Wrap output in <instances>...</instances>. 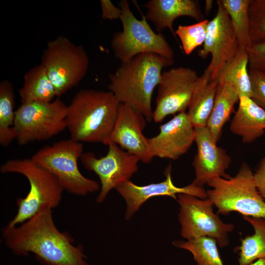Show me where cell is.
I'll return each mask as SVG.
<instances>
[{
    "instance_id": "obj_22",
    "label": "cell",
    "mask_w": 265,
    "mask_h": 265,
    "mask_svg": "<svg viewBox=\"0 0 265 265\" xmlns=\"http://www.w3.org/2000/svg\"><path fill=\"white\" fill-rule=\"evenodd\" d=\"M24 80L19 90L22 104L51 102L56 96L55 88L41 64L29 70L25 74Z\"/></svg>"
},
{
    "instance_id": "obj_24",
    "label": "cell",
    "mask_w": 265,
    "mask_h": 265,
    "mask_svg": "<svg viewBox=\"0 0 265 265\" xmlns=\"http://www.w3.org/2000/svg\"><path fill=\"white\" fill-rule=\"evenodd\" d=\"M242 217L252 226L254 232L241 239L238 262L239 265H249L265 258V217Z\"/></svg>"
},
{
    "instance_id": "obj_20",
    "label": "cell",
    "mask_w": 265,
    "mask_h": 265,
    "mask_svg": "<svg viewBox=\"0 0 265 265\" xmlns=\"http://www.w3.org/2000/svg\"><path fill=\"white\" fill-rule=\"evenodd\" d=\"M218 82L207 69L199 77L187 107V114L195 128L206 127L213 106Z\"/></svg>"
},
{
    "instance_id": "obj_28",
    "label": "cell",
    "mask_w": 265,
    "mask_h": 265,
    "mask_svg": "<svg viewBox=\"0 0 265 265\" xmlns=\"http://www.w3.org/2000/svg\"><path fill=\"white\" fill-rule=\"evenodd\" d=\"M209 21L205 19L190 25H179L175 31L180 39L185 54L189 55L204 44Z\"/></svg>"
},
{
    "instance_id": "obj_23",
    "label": "cell",
    "mask_w": 265,
    "mask_h": 265,
    "mask_svg": "<svg viewBox=\"0 0 265 265\" xmlns=\"http://www.w3.org/2000/svg\"><path fill=\"white\" fill-rule=\"evenodd\" d=\"M248 57L246 49L239 47L236 56L227 63L219 72L216 80L218 83L227 82L236 89L239 96L251 98V82L248 70Z\"/></svg>"
},
{
    "instance_id": "obj_34",
    "label": "cell",
    "mask_w": 265,
    "mask_h": 265,
    "mask_svg": "<svg viewBox=\"0 0 265 265\" xmlns=\"http://www.w3.org/2000/svg\"><path fill=\"white\" fill-rule=\"evenodd\" d=\"M249 265H265V258L259 259Z\"/></svg>"
},
{
    "instance_id": "obj_7",
    "label": "cell",
    "mask_w": 265,
    "mask_h": 265,
    "mask_svg": "<svg viewBox=\"0 0 265 265\" xmlns=\"http://www.w3.org/2000/svg\"><path fill=\"white\" fill-rule=\"evenodd\" d=\"M122 9L123 30L114 34L111 47L114 56L121 62L128 61L143 53H153L173 58L174 51L161 33H156L147 22L145 16L137 19L131 11L126 0L119 2Z\"/></svg>"
},
{
    "instance_id": "obj_13",
    "label": "cell",
    "mask_w": 265,
    "mask_h": 265,
    "mask_svg": "<svg viewBox=\"0 0 265 265\" xmlns=\"http://www.w3.org/2000/svg\"><path fill=\"white\" fill-rule=\"evenodd\" d=\"M216 3L217 12L209 23L203 48L198 52L202 58L211 55L206 69L214 80L223 67L236 56L240 47L228 13L220 0Z\"/></svg>"
},
{
    "instance_id": "obj_11",
    "label": "cell",
    "mask_w": 265,
    "mask_h": 265,
    "mask_svg": "<svg viewBox=\"0 0 265 265\" xmlns=\"http://www.w3.org/2000/svg\"><path fill=\"white\" fill-rule=\"evenodd\" d=\"M107 154L98 158L92 152L82 154L80 159L83 166L94 172L99 177L100 192L96 199L102 203L112 189L130 180L138 169L139 159L120 148L118 145L109 143Z\"/></svg>"
},
{
    "instance_id": "obj_9",
    "label": "cell",
    "mask_w": 265,
    "mask_h": 265,
    "mask_svg": "<svg viewBox=\"0 0 265 265\" xmlns=\"http://www.w3.org/2000/svg\"><path fill=\"white\" fill-rule=\"evenodd\" d=\"M68 106L59 98L22 104L15 111L14 127L19 145L48 139L67 128Z\"/></svg>"
},
{
    "instance_id": "obj_25",
    "label": "cell",
    "mask_w": 265,
    "mask_h": 265,
    "mask_svg": "<svg viewBox=\"0 0 265 265\" xmlns=\"http://www.w3.org/2000/svg\"><path fill=\"white\" fill-rule=\"evenodd\" d=\"M15 94L12 83L7 80L0 82V144L8 146L16 139L14 127Z\"/></svg>"
},
{
    "instance_id": "obj_6",
    "label": "cell",
    "mask_w": 265,
    "mask_h": 265,
    "mask_svg": "<svg viewBox=\"0 0 265 265\" xmlns=\"http://www.w3.org/2000/svg\"><path fill=\"white\" fill-rule=\"evenodd\" d=\"M83 153L82 143L70 138L43 147L31 159L54 175L64 190L83 196L98 190L100 185L80 172L78 161Z\"/></svg>"
},
{
    "instance_id": "obj_21",
    "label": "cell",
    "mask_w": 265,
    "mask_h": 265,
    "mask_svg": "<svg viewBox=\"0 0 265 265\" xmlns=\"http://www.w3.org/2000/svg\"><path fill=\"white\" fill-rule=\"evenodd\" d=\"M239 102V95L231 85L227 82L218 83L212 109L207 127L218 141L222 129L234 112V106Z\"/></svg>"
},
{
    "instance_id": "obj_26",
    "label": "cell",
    "mask_w": 265,
    "mask_h": 265,
    "mask_svg": "<svg viewBox=\"0 0 265 265\" xmlns=\"http://www.w3.org/2000/svg\"><path fill=\"white\" fill-rule=\"evenodd\" d=\"M251 0H220L228 13L240 47L252 44L250 35L249 7Z\"/></svg>"
},
{
    "instance_id": "obj_19",
    "label": "cell",
    "mask_w": 265,
    "mask_h": 265,
    "mask_svg": "<svg viewBox=\"0 0 265 265\" xmlns=\"http://www.w3.org/2000/svg\"><path fill=\"white\" fill-rule=\"evenodd\" d=\"M231 132L244 143L261 137L265 132V110L250 97L239 96V105L230 125Z\"/></svg>"
},
{
    "instance_id": "obj_17",
    "label": "cell",
    "mask_w": 265,
    "mask_h": 265,
    "mask_svg": "<svg viewBox=\"0 0 265 265\" xmlns=\"http://www.w3.org/2000/svg\"><path fill=\"white\" fill-rule=\"evenodd\" d=\"M159 129L157 135L148 138L154 158L177 159L188 151L194 142L195 128L186 111L177 114Z\"/></svg>"
},
{
    "instance_id": "obj_2",
    "label": "cell",
    "mask_w": 265,
    "mask_h": 265,
    "mask_svg": "<svg viewBox=\"0 0 265 265\" xmlns=\"http://www.w3.org/2000/svg\"><path fill=\"white\" fill-rule=\"evenodd\" d=\"M173 58L153 53L138 54L121 62L109 76V91L120 104L142 113L147 121L153 120L152 99L160 82L163 68L173 64Z\"/></svg>"
},
{
    "instance_id": "obj_18",
    "label": "cell",
    "mask_w": 265,
    "mask_h": 265,
    "mask_svg": "<svg viewBox=\"0 0 265 265\" xmlns=\"http://www.w3.org/2000/svg\"><path fill=\"white\" fill-rule=\"evenodd\" d=\"M146 20L151 21L158 32L167 28L176 37L173 24L175 19L187 16L198 22L205 20L199 2L195 0H150L145 4Z\"/></svg>"
},
{
    "instance_id": "obj_10",
    "label": "cell",
    "mask_w": 265,
    "mask_h": 265,
    "mask_svg": "<svg viewBox=\"0 0 265 265\" xmlns=\"http://www.w3.org/2000/svg\"><path fill=\"white\" fill-rule=\"evenodd\" d=\"M177 201L180 206L178 220L183 238L189 240L208 237L215 240L220 247L229 244L228 235L234 225L224 222L213 212L214 204L209 198L179 194Z\"/></svg>"
},
{
    "instance_id": "obj_29",
    "label": "cell",
    "mask_w": 265,
    "mask_h": 265,
    "mask_svg": "<svg viewBox=\"0 0 265 265\" xmlns=\"http://www.w3.org/2000/svg\"><path fill=\"white\" fill-rule=\"evenodd\" d=\"M250 35L252 43L265 40V0H251L249 7Z\"/></svg>"
},
{
    "instance_id": "obj_15",
    "label": "cell",
    "mask_w": 265,
    "mask_h": 265,
    "mask_svg": "<svg viewBox=\"0 0 265 265\" xmlns=\"http://www.w3.org/2000/svg\"><path fill=\"white\" fill-rule=\"evenodd\" d=\"M194 142L197 151L192 162L195 179L192 183L204 187L214 178H230L226 171L231 158L224 149L217 145V141L207 126L195 128Z\"/></svg>"
},
{
    "instance_id": "obj_27",
    "label": "cell",
    "mask_w": 265,
    "mask_h": 265,
    "mask_svg": "<svg viewBox=\"0 0 265 265\" xmlns=\"http://www.w3.org/2000/svg\"><path fill=\"white\" fill-rule=\"evenodd\" d=\"M175 246L189 251L193 255L197 265H224L213 238L203 237L187 240H175Z\"/></svg>"
},
{
    "instance_id": "obj_8",
    "label": "cell",
    "mask_w": 265,
    "mask_h": 265,
    "mask_svg": "<svg viewBox=\"0 0 265 265\" xmlns=\"http://www.w3.org/2000/svg\"><path fill=\"white\" fill-rule=\"evenodd\" d=\"M41 64L59 98L83 79L88 69L89 59L81 45L60 36L48 42Z\"/></svg>"
},
{
    "instance_id": "obj_5",
    "label": "cell",
    "mask_w": 265,
    "mask_h": 265,
    "mask_svg": "<svg viewBox=\"0 0 265 265\" xmlns=\"http://www.w3.org/2000/svg\"><path fill=\"white\" fill-rule=\"evenodd\" d=\"M208 198L217 208V213L227 215L233 212L242 216L265 217V200L256 187L254 173L246 162L229 179L216 178L207 184Z\"/></svg>"
},
{
    "instance_id": "obj_3",
    "label": "cell",
    "mask_w": 265,
    "mask_h": 265,
    "mask_svg": "<svg viewBox=\"0 0 265 265\" xmlns=\"http://www.w3.org/2000/svg\"><path fill=\"white\" fill-rule=\"evenodd\" d=\"M119 105L109 91L86 89L78 91L67 108V128L70 138L107 145Z\"/></svg>"
},
{
    "instance_id": "obj_32",
    "label": "cell",
    "mask_w": 265,
    "mask_h": 265,
    "mask_svg": "<svg viewBox=\"0 0 265 265\" xmlns=\"http://www.w3.org/2000/svg\"><path fill=\"white\" fill-rule=\"evenodd\" d=\"M102 17L103 19L113 20L120 19L122 9L115 6L110 0H101Z\"/></svg>"
},
{
    "instance_id": "obj_14",
    "label": "cell",
    "mask_w": 265,
    "mask_h": 265,
    "mask_svg": "<svg viewBox=\"0 0 265 265\" xmlns=\"http://www.w3.org/2000/svg\"><path fill=\"white\" fill-rule=\"evenodd\" d=\"M171 171L172 167L169 165L164 171L165 180L159 183L138 186L129 180L116 188L126 202L127 220H129L146 201L154 197L169 196L177 200L178 194H186L201 199L208 198L204 187L192 183L183 187L176 186L172 181Z\"/></svg>"
},
{
    "instance_id": "obj_16",
    "label": "cell",
    "mask_w": 265,
    "mask_h": 265,
    "mask_svg": "<svg viewBox=\"0 0 265 265\" xmlns=\"http://www.w3.org/2000/svg\"><path fill=\"white\" fill-rule=\"evenodd\" d=\"M146 121L145 116L140 112L120 103L107 145L109 143L116 144L137 157L142 162L150 163L154 157L150 151L148 138L143 133Z\"/></svg>"
},
{
    "instance_id": "obj_31",
    "label": "cell",
    "mask_w": 265,
    "mask_h": 265,
    "mask_svg": "<svg viewBox=\"0 0 265 265\" xmlns=\"http://www.w3.org/2000/svg\"><path fill=\"white\" fill-rule=\"evenodd\" d=\"M246 52L249 69L265 73V40L252 43Z\"/></svg>"
},
{
    "instance_id": "obj_30",
    "label": "cell",
    "mask_w": 265,
    "mask_h": 265,
    "mask_svg": "<svg viewBox=\"0 0 265 265\" xmlns=\"http://www.w3.org/2000/svg\"><path fill=\"white\" fill-rule=\"evenodd\" d=\"M252 95L251 99L265 110V73L249 69Z\"/></svg>"
},
{
    "instance_id": "obj_4",
    "label": "cell",
    "mask_w": 265,
    "mask_h": 265,
    "mask_svg": "<svg viewBox=\"0 0 265 265\" xmlns=\"http://www.w3.org/2000/svg\"><path fill=\"white\" fill-rule=\"evenodd\" d=\"M0 171L2 174H21L27 179L30 186L26 196L17 199V213L6 226H17L40 211L53 210L60 204L63 187L54 175L31 158L9 159L2 164Z\"/></svg>"
},
{
    "instance_id": "obj_1",
    "label": "cell",
    "mask_w": 265,
    "mask_h": 265,
    "mask_svg": "<svg viewBox=\"0 0 265 265\" xmlns=\"http://www.w3.org/2000/svg\"><path fill=\"white\" fill-rule=\"evenodd\" d=\"M52 210L44 209L17 226L4 227L3 243L17 254L33 253L47 265H88L83 246L75 245L69 233L57 229Z\"/></svg>"
},
{
    "instance_id": "obj_12",
    "label": "cell",
    "mask_w": 265,
    "mask_h": 265,
    "mask_svg": "<svg viewBox=\"0 0 265 265\" xmlns=\"http://www.w3.org/2000/svg\"><path fill=\"white\" fill-rule=\"evenodd\" d=\"M198 78L196 72L188 67H174L163 71L153 120L160 123L168 115L186 111Z\"/></svg>"
},
{
    "instance_id": "obj_33",
    "label": "cell",
    "mask_w": 265,
    "mask_h": 265,
    "mask_svg": "<svg viewBox=\"0 0 265 265\" xmlns=\"http://www.w3.org/2000/svg\"><path fill=\"white\" fill-rule=\"evenodd\" d=\"M254 179L258 192L265 200V155L254 173Z\"/></svg>"
}]
</instances>
